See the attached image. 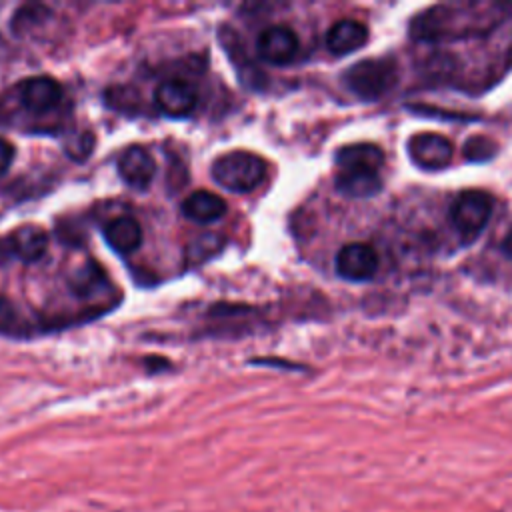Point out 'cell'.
Masks as SVG:
<instances>
[{"mask_svg": "<svg viewBox=\"0 0 512 512\" xmlns=\"http://www.w3.org/2000/svg\"><path fill=\"white\" fill-rule=\"evenodd\" d=\"M470 6H434L428 8L426 12L418 14L412 20L410 32L416 40H426V42H438V40H448V38H462L468 34H480V30H490V26L482 24H496V10L492 14H470Z\"/></svg>", "mask_w": 512, "mask_h": 512, "instance_id": "1", "label": "cell"}, {"mask_svg": "<svg viewBox=\"0 0 512 512\" xmlns=\"http://www.w3.org/2000/svg\"><path fill=\"white\" fill-rule=\"evenodd\" d=\"M210 172L214 182L220 184L224 190L250 192L264 180L266 164L254 152L234 150L218 156Z\"/></svg>", "mask_w": 512, "mask_h": 512, "instance_id": "2", "label": "cell"}, {"mask_svg": "<svg viewBox=\"0 0 512 512\" xmlns=\"http://www.w3.org/2000/svg\"><path fill=\"white\" fill-rule=\"evenodd\" d=\"M398 72L388 58L360 60L344 72V84L364 100H376L396 84Z\"/></svg>", "mask_w": 512, "mask_h": 512, "instance_id": "3", "label": "cell"}, {"mask_svg": "<svg viewBox=\"0 0 512 512\" xmlns=\"http://www.w3.org/2000/svg\"><path fill=\"white\" fill-rule=\"evenodd\" d=\"M492 196L480 190L462 192L450 210V218L454 228L460 232L462 238L472 240L476 238L488 224L492 216Z\"/></svg>", "mask_w": 512, "mask_h": 512, "instance_id": "4", "label": "cell"}, {"mask_svg": "<svg viewBox=\"0 0 512 512\" xmlns=\"http://www.w3.org/2000/svg\"><path fill=\"white\" fill-rule=\"evenodd\" d=\"M298 36L290 26L274 24L260 32L256 50L258 56L272 66H284L290 64L298 54Z\"/></svg>", "mask_w": 512, "mask_h": 512, "instance_id": "5", "label": "cell"}, {"mask_svg": "<svg viewBox=\"0 0 512 512\" xmlns=\"http://www.w3.org/2000/svg\"><path fill=\"white\" fill-rule=\"evenodd\" d=\"M378 270V254L372 246L362 242L346 244L336 254V272L344 280L364 282L370 280Z\"/></svg>", "mask_w": 512, "mask_h": 512, "instance_id": "6", "label": "cell"}, {"mask_svg": "<svg viewBox=\"0 0 512 512\" xmlns=\"http://www.w3.org/2000/svg\"><path fill=\"white\" fill-rule=\"evenodd\" d=\"M452 142L436 132H420L408 140V154L424 170H440L452 160Z\"/></svg>", "mask_w": 512, "mask_h": 512, "instance_id": "7", "label": "cell"}, {"mask_svg": "<svg viewBox=\"0 0 512 512\" xmlns=\"http://www.w3.org/2000/svg\"><path fill=\"white\" fill-rule=\"evenodd\" d=\"M118 172L122 180L136 188V190H146L150 182L154 180L156 174V160L144 146H128L120 158H118Z\"/></svg>", "mask_w": 512, "mask_h": 512, "instance_id": "8", "label": "cell"}, {"mask_svg": "<svg viewBox=\"0 0 512 512\" xmlns=\"http://www.w3.org/2000/svg\"><path fill=\"white\" fill-rule=\"evenodd\" d=\"M156 106L168 116H188L198 102L196 90L184 80H164L154 92Z\"/></svg>", "mask_w": 512, "mask_h": 512, "instance_id": "9", "label": "cell"}, {"mask_svg": "<svg viewBox=\"0 0 512 512\" xmlns=\"http://www.w3.org/2000/svg\"><path fill=\"white\" fill-rule=\"evenodd\" d=\"M62 96L60 84L50 76H32L20 84V102L34 114L52 110Z\"/></svg>", "mask_w": 512, "mask_h": 512, "instance_id": "10", "label": "cell"}, {"mask_svg": "<svg viewBox=\"0 0 512 512\" xmlns=\"http://www.w3.org/2000/svg\"><path fill=\"white\" fill-rule=\"evenodd\" d=\"M366 40H368L366 26L352 18L334 22L326 34V46L336 56L356 52L358 48H362L366 44Z\"/></svg>", "mask_w": 512, "mask_h": 512, "instance_id": "11", "label": "cell"}, {"mask_svg": "<svg viewBox=\"0 0 512 512\" xmlns=\"http://www.w3.org/2000/svg\"><path fill=\"white\" fill-rule=\"evenodd\" d=\"M8 244L16 258L24 262H36L48 250V234L36 224H24L10 234Z\"/></svg>", "mask_w": 512, "mask_h": 512, "instance_id": "12", "label": "cell"}, {"mask_svg": "<svg viewBox=\"0 0 512 512\" xmlns=\"http://www.w3.org/2000/svg\"><path fill=\"white\" fill-rule=\"evenodd\" d=\"M336 188L344 196L352 198H368L378 194L382 188L378 170L370 168H338L336 174Z\"/></svg>", "mask_w": 512, "mask_h": 512, "instance_id": "13", "label": "cell"}, {"mask_svg": "<svg viewBox=\"0 0 512 512\" xmlns=\"http://www.w3.org/2000/svg\"><path fill=\"white\" fill-rule=\"evenodd\" d=\"M182 214H184V218H188L196 224L216 222L226 214V202L222 196H218L214 192L196 190L184 198Z\"/></svg>", "mask_w": 512, "mask_h": 512, "instance_id": "14", "label": "cell"}, {"mask_svg": "<svg viewBox=\"0 0 512 512\" xmlns=\"http://www.w3.org/2000/svg\"><path fill=\"white\" fill-rule=\"evenodd\" d=\"M104 238L114 252L130 254L142 244V228L132 216H118L104 226Z\"/></svg>", "mask_w": 512, "mask_h": 512, "instance_id": "15", "label": "cell"}, {"mask_svg": "<svg viewBox=\"0 0 512 512\" xmlns=\"http://www.w3.org/2000/svg\"><path fill=\"white\" fill-rule=\"evenodd\" d=\"M338 168H370L378 170L384 164V152L376 144H348L336 152Z\"/></svg>", "mask_w": 512, "mask_h": 512, "instance_id": "16", "label": "cell"}, {"mask_svg": "<svg viewBox=\"0 0 512 512\" xmlns=\"http://www.w3.org/2000/svg\"><path fill=\"white\" fill-rule=\"evenodd\" d=\"M98 278H100V270L94 264H86L84 268L74 272V276L70 278V286L76 294L88 296L92 292V288L96 286Z\"/></svg>", "mask_w": 512, "mask_h": 512, "instance_id": "17", "label": "cell"}, {"mask_svg": "<svg viewBox=\"0 0 512 512\" xmlns=\"http://www.w3.org/2000/svg\"><path fill=\"white\" fill-rule=\"evenodd\" d=\"M496 152V146L490 138H484V136H474L466 142V148H464V154L468 160L472 162H480V160H490Z\"/></svg>", "mask_w": 512, "mask_h": 512, "instance_id": "18", "label": "cell"}, {"mask_svg": "<svg viewBox=\"0 0 512 512\" xmlns=\"http://www.w3.org/2000/svg\"><path fill=\"white\" fill-rule=\"evenodd\" d=\"M198 242H194L192 246H190V260H194V262H198V260H202L204 256H208V254H214V252H218V248L222 246V238L220 236H216V234H206V236H202V238H196Z\"/></svg>", "mask_w": 512, "mask_h": 512, "instance_id": "19", "label": "cell"}, {"mask_svg": "<svg viewBox=\"0 0 512 512\" xmlns=\"http://www.w3.org/2000/svg\"><path fill=\"white\" fill-rule=\"evenodd\" d=\"M14 322V308L12 302L4 296H0V330H8Z\"/></svg>", "mask_w": 512, "mask_h": 512, "instance_id": "20", "label": "cell"}, {"mask_svg": "<svg viewBox=\"0 0 512 512\" xmlns=\"http://www.w3.org/2000/svg\"><path fill=\"white\" fill-rule=\"evenodd\" d=\"M12 160H14V146L8 140L0 138V176L10 168Z\"/></svg>", "mask_w": 512, "mask_h": 512, "instance_id": "21", "label": "cell"}, {"mask_svg": "<svg viewBox=\"0 0 512 512\" xmlns=\"http://www.w3.org/2000/svg\"><path fill=\"white\" fill-rule=\"evenodd\" d=\"M502 250H504V254H506L508 258H512V230L506 234V238H504V242H502Z\"/></svg>", "mask_w": 512, "mask_h": 512, "instance_id": "22", "label": "cell"}]
</instances>
